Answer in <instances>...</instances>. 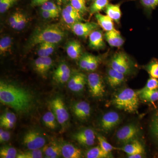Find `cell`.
<instances>
[{
  "instance_id": "cell-24",
  "label": "cell",
  "mask_w": 158,
  "mask_h": 158,
  "mask_svg": "<svg viewBox=\"0 0 158 158\" xmlns=\"http://www.w3.org/2000/svg\"><path fill=\"white\" fill-rule=\"evenodd\" d=\"M95 18L99 26L106 32L115 30L113 20L111 19L107 15H104L100 13H96Z\"/></svg>"
},
{
  "instance_id": "cell-29",
  "label": "cell",
  "mask_w": 158,
  "mask_h": 158,
  "mask_svg": "<svg viewBox=\"0 0 158 158\" xmlns=\"http://www.w3.org/2000/svg\"><path fill=\"white\" fill-rule=\"evenodd\" d=\"M42 120L44 125L50 129H56L58 127V121L52 111L46 113L43 116Z\"/></svg>"
},
{
  "instance_id": "cell-46",
  "label": "cell",
  "mask_w": 158,
  "mask_h": 158,
  "mask_svg": "<svg viewBox=\"0 0 158 158\" xmlns=\"http://www.w3.org/2000/svg\"><path fill=\"white\" fill-rule=\"evenodd\" d=\"M144 88L148 90L158 89V80L155 78L151 77L148 79Z\"/></svg>"
},
{
  "instance_id": "cell-36",
  "label": "cell",
  "mask_w": 158,
  "mask_h": 158,
  "mask_svg": "<svg viewBox=\"0 0 158 158\" xmlns=\"http://www.w3.org/2000/svg\"><path fill=\"white\" fill-rule=\"evenodd\" d=\"M152 134L158 143V111L154 115L150 124Z\"/></svg>"
},
{
  "instance_id": "cell-20",
  "label": "cell",
  "mask_w": 158,
  "mask_h": 158,
  "mask_svg": "<svg viewBox=\"0 0 158 158\" xmlns=\"http://www.w3.org/2000/svg\"><path fill=\"white\" fill-rule=\"evenodd\" d=\"M125 75L110 68L107 72V81L110 87L115 88L124 81Z\"/></svg>"
},
{
  "instance_id": "cell-30",
  "label": "cell",
  "mask_w": 158,
  "mask_h": 158,
  "mask_svg": "<svg viewBox=\"0 0 158 158\" xmlns=\"http://www.w3.org/2000/svg\"><path fill=\"white\" fill-rule=\"evenodd\" d=\"M109 0H94L90 6L89 12L90 15L99 13L106 9L109 4Z\"/></svg>"
},
{
  "instance_id": "cell-49",
  "label": "cell",
  "mask_w": 158,
  "mask_h": 158,
  "mask_svg": "<svg viewBox=\"0 0 158 158\" xmlns=\"http://www.w3.org/2000/svg\"><path fill=\"white\" fill-rule=\"evenodd\" d=\"M51 0H32L31 5L33 6H41L44 3Z\"/></svg>"
},
{
  "instance_id": "cell-42",
  "label": "cell",
  "mask_w": 158,
  "mask_h": 158,
  "mask_svg": "<svg viewBox=\"0 0 158 158\" xmlns=\"http://www.w3.org/2000/svg\"><path fill=\"white\" fill-rule=\"evenodd\" d=\"M142 6L146 10L151 11L158 6V0H140Z\"/></svg>"
},
{
  "instance_id": "cell-33",
  "label": "cell",
  "mask_w": 158,
  "mask_h": 158,
  "mask_svg": "<svg viewBox=\"0 0 158 158\" xmlns=\"http://www.w3.org/2000/svg\"><path fill=\"white\" fill-rule=\"evenodd\" d=\"M17 155V151L14 147L4 146L1 148L0 157L1 158H15Z\"/></svg>"
},
{
  "instance_id": "cell-21",
  "label": "cell",
  "mask_w": 158,
  "mask_h": 158,
  "mask_svg": "<svg viewBox=\"0 0 158 158\" xmlns=\"http://www.w3.org/2000/svg\"><path fill=\"white\" fill-rule=\"evenodd\" d=\"M105 38L109 45L113 47H120L124 43V39L116 29L106 32Z\"/></svg>"
},
{
  "instance_id": "cell-41",
  "label": "cell",
  "mask_w": 158,
  "mask_h": 158,
  "mask_svg": "<svg viewBox=\"0 0 158 158\" xmlns=\"http://www.w3.org/2000/svg\"><path fill=\"white\" fill-rule=\"evenodd\" d=\"M101 62V59L100 57L93 55L86 71H94L96 70L98 68Z\"/></svg>"
},
{
  "instance_id": "cell-52",
  "label": "cell",
  "mask_w": 158,
  "mask_h": 158,
  "mask_svg": "<svg viewBox=\"0 0 158 158\" xmlns=\"http://www.w3.org/2000/svg\"><path fill=\"white\" fill-rule=\"evenodd\" d=\"M92 1H94V0H92Z\"/></svg>"
},
{
  "instance_id": "cell-17",
  "label": "cell",
  "mask_w": 158,
  "mask_h": 158,
  "mask_svg": "<svg viewBox=\"0 0 158 158\" xmlns=\"http://www.w3.org/2000/svg\"><path fill=\"white\" fill-rule=\"evenodd\" d=\"M89 45L90 48L95 50L102 49L105 47L102 33L100 30H94L89 36Z\"/></svg>"
},
{
  "instance_id": "cell-7",
  "label": "cell",
  "mask_w": 158,
  "mask_h": 158,
  "mask_svg": "<svg viewBox=\"0 0 158 158\" xmlns=\"http://www.w3.org/2000/svg\"><path fill=\"white\" fill-rule=\"evenodd\" d=\"M89 91L91 96L95 98L102 97L105 92L103 80L99 74L92 73L87 77Z\"/></svg>"
},
{
  "instance_id": "cell-26",
  "label": "cell",
  "mask_w": 158,
  "mask_h": 158,
  "mask_svg": "<svg viewBox=\"0 0 158 158\" xmlns=\"http://www.w3.org/2000/svg\"><path fill=\"white\" fill-rule=\"evenodd\" d=\"M37 53L38 56L41 57H50L54 52L56 48V44L44 43L37 46Z\"/></svg>"
},
{
  "instance_id": "cell-10",
  "label": "cell",
  "mask_w": 158,
  "mask_h": 158,
  "mask_svg": "<svg viewBox=\"0 0 158 158\" xmlns=\"http://www.w3.org/2000/svg\"><path fill=\"white\" fill-rule=\"evenodd\" d=\"M73 137L79 144L85 147H89L94 145L95 143L96 138L95 132L90 128L81 130L75 134Z\"/></svg>"
},
{
  "instance_id": "cell-37",
  "label": "cell",
  "mask_w": 158,
  "mask_h": 158,
  "mask_svg": "<svg viewBox=\"0 0 158 158\" xmlns=\"http://www.w3.org/2000/svg\"><path fill=\"white\" fill-rule=\"evenodd\" d=\"M93 55L89 53H84L79 59V65L80 68L83 70H87L88 65Z\"/></svg>"
},
{
  "instance_id": "cell-4",
  "label": "cell",
  "mask_w": 158,
  "mask_h": 158,
  "mask_svg": "<svg viewBox=\"0 0 158 158\" xmlns=\"http://www.w3.org/2000/svg\"><path fill=\"white\" fill-rule=\"evenodd\" d=\"M49 105L58 123L61 126H65L69 119V115L63 100L57 97L51 101Z\"/></svg>"
},
{
  "instance_id": "cell-1",
  "label": "cell",
  "mask_w": 158,
  "mask_h": 158,
  "mask_svg": "<svg viewBox=\"0 0 158 158\" xmlns=\"http://www.w3.org/2000/svg\"><path fill=\"white\" fill-rule=\"evenodd\" d=\"M0 101L18 113H25L32 107L33 98L31 93L24 88L1 81Z\"/></svg>"
},
{
  "instance_id": "cell-6",
  "label": "cell",
  "mask_w": 158,
  "mask_h": 158,
  "mask_svg": "<svg viewBox=\"0 0 158 158\" xmlns=\"http://www.w3.org/2000/svg\"><path fill=\"white\" fill-rule=\"evenodd\" d=\"M23 144L29 150L41 149L46 144V139L37 130H30L25 134Z\"/></svg>"
},
{
  "instance_id": "cell-28",
  "label": "cell",
  "mask_w": 158,
  "mask_h": 158,
  "mask_svg": "<svg viewBox=\"0 0 158 158\" xmlns=\"http://www.w3.org/2000/svg\"><path fill=\"white\" fill-rule=\"evenodd\" d=\"M110 153L106 152L100 146L92 148L86 153L87 158H106L111 157Z\"/></svg>"
},
{
  "instance_id": "cell-48",
  "label": "cell",
  "mask_w": 158,
  "mask_h": 158,
  "mask_svg": "<svg viewBox=\"0 0 158 158\" xmlns=\"http://www.w3.org/2000/svg\"><path fill=\"white\" fill-rule=\"evenodd\" d=\"M59 14L53 13L50 11L41 10V15L44 19H53L59 17Z\"/></svg>"
},
{
  "instance_id": "cell-11",
  "label": "cell",
  "mask_w": 158,
  "mask_h": 158,
  "mask_svg": "<svg viewBox=\"0 0 158 158\" xmlns=\"http://www.w3.org/2000/svg\"><path fill=\"white\" fill-rule=\"evenodd\" d=\"M62 16L64 22L69 26L84 20L82 15L70 4L64 7L62 11Z\"/></svg>"
},
{
  "instance_id": "cell-50",
  "label": "cell",
  "mask_w": 158,
  "mask_h": 158,
  "mask_svg": "<svg viewBox=\"0 0 158 158\" xmlns=\"http://www.w3.org/2000/svg\"><path fill=\"white\" fill-rule=\"evenodd\" d=\"M1 127L5 128L10 129L13 128L15 125V123H0Z\"/></svg>"
},
{
  "instance_id": "cell-9",
  "label": "cell",
  "mask_w": 158,
  "mask_h": 158,
  "mask_svg": "<svg viewBox=\"0 0 158 158\" xmlns=\"http://www.w3.org/2000/svg\"><path fill=\"white\" fill-rule=\"evenodd\" d=\"M98 23L94 22H82V21L75 23L70 26L73 32L79 37L87 38L90 33L98 29Z\"/></svg>"
},
{
  "instance_id": "cell-16",
  "label": "cell",
  "mask_w": 158,
  "mask_h": 158,
  "mask_svg": "<svg viewBox=\"0 0 158 158\" xmlns=\"http://www.w3.org/2000/svg\"><path fill=\"white\" fill-rule=\"evenodd\" d=\"M73 111L77 117L81 120H86L90 116L91 109L90 105L87 102H77L73 105Z\"/></svg>"
},
{
  "instance_id": "cell-47",
  "label": "cell",
  "mask_w": 158,
  "mask_h": 158,
  "mask_svg": "<svg viewBox=\"0 0 158 158\" xmlns=\"http://www.w3.org/2000/svg\"><path fill=\"white\" fill-rule=\"evenodd\" d=\"M11 138V134L9 131H4L2 129H0V142L1 143L7 142Z\"/></svg>"
},
{
  "instance_id": "cell-14",
  "label": "cell",
  "mask_w": 158,
  "mask_h": 158,
  "mask_svg": "<svg viewBox=\"0 0 158 158\" xmlns=\"http://www.w3.org/2000/svg\"><path fill=\"white\" fill-rule=\"evenodd\" d=\"M71 76L69 66L65 62H62L54 72L53 79L58 84H64L68 82Z\"/></svg>"
},
{
  "instance_id": "cell-22",
  "label": "cell",
  "mask_w": 158,
  "mask_h": 158,
  "mask_svg": "<svg viewBox=\"0 0 158 158\" xmlns=\"http://www.w3.org/2000/svg\"><path fill=\"white\" fill-rule=\"evenodd\" d=\"M42 148L43 152L46 158H56L62 156L60 144L56 141H51Z\"/></svg>"
},
{
  "instance_id": "cell-3",
  "label": "cell",
  "mask_w": 158,
  "mask_h": 158,
  "mask_svg": "<svg viewBox=\"0 0 158 158\" xmlns=\"http://www.w3.org/2000/svg\"><path fill=\"white\" fill-rule=\"evenodd\" d=\"M139 98L138 92L131 88H124L114 95L112 102L117 109L132 113L138 110Z\"/></svg>"
},
{
  "instance_id": "cell-12",
  "label": "cell",
  "mask_w": 158,
  "mask_h": 158,
  "mask_svg": "<svg viewBox=\"0 0 158 158\" xmlns=\"http://www.w3.org/2000/svg\"><path fill=\"white\" fill-rule=\"evenodd\" d=\"M120 117L119 114L115 112H109L103 116L100 121L102 130L108 132L116 127L119 123Z\"/></svg>"
},
{
  "instance_id": "cell-39",
  "label": "cell",
  "mask_w": 158,
  "mask_h": 158,
  "mask_svg": "<svg viewBox=\"0 0 158 158\" xmlns=\"http://www.w3.org/2000/svg\"><path fill=\"white\" fill-rule=\"evenodd\" d=\"M17 118L15 114L12 112H6L1 115L0 117V123H16Z\"/></svg>"
},
{
  "instance_id": "cell-31",
  "label": "cell",
  "mask_w": 158,
  "mask_h": 158,
  "mask_svg": "<svg viewBox=\"0 0 158 158\" xmlns=\"http://www.w3.org/2000/svg\"><path fill=\"white\" fill-rule=\"evenodd\" d=\"M12 39L9 36H5L0 40V54L6 55L11 50Z\"/></svg>"
},
{
  "instance_id": "cell-25",
  "label": "cell",
  "mask_w": 158,
  "mask_h": 158,
  "mask_svg": "<svg viewBox=\"0 0 158 158\" xmlns=\"http://www.w3.org/2000/svg\"><path fill=\"white\" fill-rule=\"evenodd\" d=\"M106 15L113 21L118 23L121 17V11L119 4H108L105 9Z\"/></svg>"
},
{
  "instance_id": "cell-45",
  "label": "cell",
  "mask_w": 158,
  "mask_h": 158,
  "mask_svg": "<svg viewBox=\"0 0 158 158\" xmlns=\"http://www.w3.org/2000/svg\"><path fill=\"white\" fill-rule=\"evenodd\" d=\"M19 11L13 13L9 17V25L12 28L16 30L19 18Z\"/></svg>"
},
{
  "instance_id": "cell-38",
  "label": "cell",
  "mask_w": 158,
  "mask_h": 158,
  "mask_svg": "<svg viewBox=\"0 0 158 158\" xmlns=\"http://www.w3.org/2000/svg\"><path fill=\"white\" fill-rule=\"evenodd\" d=\"M41 10L50 11L59 15L60 12L58 6L54 2L51 1H48L41 5Z\"/></svg>"
},
{
  "instance_id": "cell-51",
  "label": "cell",
  "mask_w": 158,
  "mask_h": 158,
  "mask_svg": "<svg viewBox=\"0 0 158 158\" xmlns=\"http://www.w3.org/2000/svg\"><path fill=\"white\" fill-rule=\"evenodd\" d=\"M128 157L129 158H142V154H137L132 155L128 156Z\"/></svg>"
},
{
  "instance_id": "cell-19",
  "label": "cell",
  "mask_w": 158,
  "mask_h": 158,
  "mask_svg": "<svg viewBox=\"0 0 158 158\" xmlns=\"http://www.w3.org/2000/svg\"><path fill=\"white\" fill-rule=\"evenodd\" d=\"M66 53L71 59L77 60L82 56V48L81 43L77 40L69 41L65 46Z\"/></svg>"
},
{
  "instance_id": "cell-35",
  "label": "cell",
  "mask_w": 158,
  "mask_h": 158,
  "mask_svg": "<svg viewBox=\"0 0 158 158\" xmlns=\"http://www.w3.org/2000/svg\"><path fill=\"white\" fill-rule=\"evenodd\" d=\"M97 137L100 146L106 152L110 153L113 150L116 149V148L113 147V145L110 144L106 140V138L101 135L97 134Z\"/></svg>"
},
{
  "instance_id": "cell-32",
  "label": "cell",
  "mask_w": 158,
  "mask_h": 158,
  "mask_svg": "<svg viewBox=\"0 0 158 158\" xmlns=\"http://www.w3.org/2000/svg\"><path fill=\"white\" fill-rule=\"evenodd\" d=\"M42 150L40 149L29 150L27 151L19 153L17 158H41L43 157Z\"/></svg>"
},
{
  "instance_id": "cell-8",
  "label": "cell",
  "mask_w": 158,
  "mask_h": 158,
  "mask_svg": "<svg viewBox=\"0 0 158 158\" xmlns=\"http://www.w3.org/2000/svg\"><path fill=\"white\" fill-rule=\"evenodd\" d=\"M139 133V129L136 126L129 124L117 131L116 138L118 142L125 144L136 140Z\"/></svg>"
},
{
  "instance_id": "cell-2",
  "label": "cell",
  "mask_w": 158,
  "mask_h": 158,
  "mask_svg": "<svg viewBox=\"0 0 158 158\" xmlns=\"http://www.w3.org/2000/svg\"><path fill=\"white\" fill-rule=\"evenodd\" d=\"M64 37L65 32L57 25H47L40 27L31 34L26 44V50L31 49L44 43L56 44L61 42Z\"/></svg>"
},
{
  "instance_id": "cell-18",
  "label": "cell",
  "mask_w": 158,
  "mask_h": 158,
  "mask_svg": "<svg viewBox=\"0 0 158 158\" xmlns=\"http://www.w3.org/2000/svg\"><path fill=\"white\" fill-rule=\"evenodd\" d=\"M61 153L63 158H80L82 157V151L73 144L68 142L60 144Z\"/></svg>"
},
{
  "instance_id": "cell-44",
  "label": "cell",
  "mask_w": 158,
  "mask_h": 158,
  "mask_svg": "<svg viewBox=\"0 0 158 158\" xmlns=\"http://www.w3.org/2000/svg\"><path fill=\"white\" fill-rule=\"evenodd\" d=\"M148 71L151 77L158 79V62H154L148 66Z\"/></svg>"
},
{
  "instance_id": "cell-43",
  "label": "cell",
  "mask_w": 158,
  "mask_h": 158,
  "mask_svg": "<svg viewBox=\"0 0 158 158\" xmlns=\"http://www.w3.org/2000/svg\"><path fill=\"white\" fill-rule=\"evenodd\" d=\"M28 23V19L26 15L22 12H19V18L16 30L17 31H21L23 30L27 24Z\"/></svg>"
},
{
  "instance_id": "cell-40",
  "label": "cell",
  "mask_w": 158,
  "mask_h": 158,
  "mask_svg": "<svg viewBox=\"0 0 158 158\" xmlns=\"http://www.w3.org/2000/svg\"><path fill=\"white\" fill-rule=\"evenodd\" d=\"M18 0H0V12L4 13L14 6Z\"/></svg>"
},
{
  "instance_id": "cell-13",
  "label": "cell",
  "mask_w": 158,
  "mask_h": 158,
  "mask_svg": "<svg viewBox=\"0 0 158 158\" xmlns=\"http://www.w3.org/2000/svg\"><path fill=\"white\" fill-rule=\"evenodd\" d=\"M87 83V77L85 74L81 73H75L71 76L68 81V87L73 92H81Z\"/></svg>"
},
{
  "instance_id": "cell-27",
  "label": "cell",
  "mask_w": 158,
  "mask_h": 158,
  "mask_svg": "<svg viewBox=\"0 0 158 158\" xmlns=\"http://www.w3.org/2000/svg\"><path fill=\"white\" fill-rule=\"evenodd\" d=\"M139 98L142 100L147 102H154L158 101V89L148 90L143 88L138 91Z\"/></svg>"
},
{
  "instance_id": "cell-5",
  "label": "cell",
  "mask_w": 158,
  "mask_h": 158,
  "mask_svg": "<svg viewBox=\"0 0 158 158\" xmlns=\"http://www.w3.org/2000/svg\"><path fill=\"white\" fill-rule=\"evenodd\" d=\"M110 67L125 75L131 73L132 64L130 58L127 54L119 52L114 54L111 59Z\"/></svg>"
},
{
  "instance_id": "cell-34",
  "label": "cell",
  "mask_w": 158,
  "mask_h": 158,
  "mask_svg": "<svg viewBox=\"0 0 158 158\" xmlns=\"http://www.w3.org/2000/svg\"><path fill=\"white\" fill-rule=\"evenodd\" d=\"M70 4L82 15L85 14L87 11L86 0H70Z\"/></svg>"
},
{
  "instance_id": "cell-23",
  "label": "cell",
  "mask_w": 158,
  "mask_h": 158,
  "mask_svg": "<svg viewBox=\"0 0 158 158\" xmlns=\"http://www.w3.org/2000/svg\"><path fill=\"white\" fill-rule=\"evenodd\" d=\"M120 149L126 153L128 156L137 154H142L144 153V151L143 145L137 139L125 144L124 146L120 148Z\"/></svg>"
},
{
  "instance_id": "cell-15",
  "label": "cell",
  "mask_w": 158,
  "mask_h": 158,
  "mask_svg": "<svg viewBox=\"0 0 158 158\" xmlns=\"http://www.w3.org/2000/svg\"><path fill=\"white\" fill-rule=\"evenodd\" d=\"M52 65V59L50 57H39L34 60V69L37 73L44 77Z\"/></svg>"
}]
</instances>
